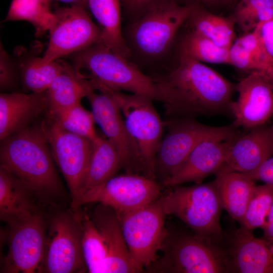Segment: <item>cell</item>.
I'll return each instance as SVG.
<instances>
[{"instance_id":"1","label":"cell","mask_w":273,"mask_h":273,"mask_svg":"<svg viewBox=\"0 0 273 273\" xmlns=\"http://www.w3.org/2000/svg\"><path fill=\"white\" fill-rule=\"evenodd\" d=\"M151 76L170 120L232 115L236 85L181 52L175 68L164 75Z\"/></svg>"},{"instance_id":"2","label":"cell","mask_w":273,"mask_h":273,"mask_svg":"<svg viewBox=\"0 0 273 273\" xmlns=\"http://www.w3.org/2000/svg\"><path fill=\"white\" fill-rule=\"evenodd\" d=\"M44 129V120L1 140L0 167L11 173L32 193L58 195L62 184Z\"/></svg>"},{"instance_id":"3","label":"cell","mask_w":273,"mask_h":273,"mask_svg":"<svg viewBox=\"0 0 273 273\" xmlns=\"http://www.w3.org/2000/svg\"><path fill=\"white\" fill-rule=\"evenodd\" d=\"M70 58L75 70L91 82L96 90H127L160 101L152 77L102 42L73 54Z\"/></svg>"},{"instance_id":"4","label":"cell","mask_w":273,"mask_h":273,"mask_svg":"<svg viewBox=\"0 0 273 273\" xmlns=\"http://www.w3.org/2000/svg\"><path fill=\"white\" fill-rule=\"evenodd\" d=\"M193 5L161 0L132 21L125 38L132 57L154 62L164 57L176 35L191 14Z\"/></svg>"},{"instance_id":"5","label":"cell","mask_w":273,"mask_h":273,"mask_svg":"<svg viewBox=\"0 0 273 273\" xmlns=\"http://www.w3.org/2000/svg\"><path fill=\"white\" fill-rule=\"evenodd\" d=\"M169 188L160 197L165 214L178 218L197 237L219 245L224 238L220 222L223 207L215 180Z\"/></svg>"},{"instance_id":"6","label":"cell","mask_w":273,"mask_h":273,"mask_svg":"<svg viewBox=\"0 0 273 273\" xmlns=\"http://www.w3.org/2000/svg\"><path fill=\"white\" fill-rule=\"evenodd\" d=\"M162 254L144 268L147 273L228 272L225 250L193 233L166 227Z\"/></svg>"},{"instance_id":"7","label":"cell","mask_w":273,"mask_h":273,"mask_svg":"<svg viewBox=\"0 0 273 273\" xmlns=\"http://www.w3.org/2000/svg\"><path fill=\"white\" fill-rule=\"evenodd\" d=\"M169 130L157 148L154 178L163 186L201 142L210 139H228L240 134L233 123L223 126L202 124L195 118L170 120Z\"/></svg>"},{"instance_id":"8","label":"cell","mask_w":273,"mask_h":273,"mask_svg":"<svg viewBox=\"0 0 273 273\" xmlns=\"http://www.w3.org/2000/svg\"><path fill=\"white\" fill-rule=\"evenodd\" d=\"M160 197L140 209L116 212L129 251L144 271L158 258L166 231V215Z\"/></svg>"},{"instance_id":"9","label":"cell","mask_w":273,"mask_h":273,"mask_svg":"<svg viewBox=\"0 0 273 273\" xmlns=\"http://www.w3.org/2000/svg\"><path fill=\"white\" fill-rule=\"evenodd\" d=\"M106 91L113 96L129 132L138 143L148 177L155 179L154 165L161 140L163 123L153 105V100L136 94Z\"/></svg>"},{"instance_id":"10","label":"cell","mask_w":273,"mask_h":273,"mask_svg":"<svg viewBox=\"0 0 273 273\" xmlns=\"http://www.w3.org/2000/svg\"><path fill=\"white\" fill-rule=\"evenodd\" d=\"M79 213H60L52 219L40 271L50 273L87 271L82 247Z\"/></svg>"},{"instance_id":"11","label":"cell","mask_w":273,"mask_h":273,"mask_svg":"<svg viewBox=\"0 0 273 273\" xmlns=\"http://www.w3.org/2000/svg\"><path fill=\"white\" fill-rule=\"evenodd\" d=\"M164 188L156 180L141 174L115 175L85 193L73 209L96 202L109 206L117 212H130L157 200Z\"/></svg>"},{"instance_id":"12","label":"cell","mask_w":273,"mask_h":273,"mask_svg":"<svg viewBox=\"0 0 273 273\" xmlns=\"http://www.w3.org/2000/svg\"><path fill=\"white\" fill-rule=\"evenodd\" d=\"M50 28V39L42 61L49 63L70 56L101 41V30L86 8L77 5L58 7Z\"/></svg>"},{"instance_id":"13","label":"cell","mask_w":273,"mask_h":273,"mask_svg":"<svg viewBox=\"0 0 273 273\" xmlns=\"http://www.w3.org/2000/svg\"><path fill=\"white\" fill-rule=\"evenodd\" d=\"M95 121L118 152L126 173L148 177L140 148L129 132L122 114L109 92L91 90L87 95Z\"/></svg>"},{"instance_id":"14","label":"cell","mask_w":273,"mask_h":273,"mask_svg":"<svg viewBox=\"0 0 273 273\" xmlns=\"http://www.w3.org/2000/svg\"><path fill=\"white\" fill-rule=\"evenodd\" d=\"M44 129L54 161L70 191L72 204L87 171L93 142L63 129L47 117L44 120Z\"/></svg>"},{"instance_id":"15","label":"cell","mask_w":273,"mask_h":273,"mask_svg":"<svg viewBox=\"0 0 273 273\" xmlns=\"http://www.w3.org/2000/svg\"><path fill=\"white\" fill-rule=\"evenodd\" d=\"M11 226L9 250L4 259L3 272L40 271L47 238L41 215L37 212Z\"/></svg>"},{"instance_id":"16","label":"cell","mask_w":273,"mask_h":273,"mask_svg":"<svg viewBox=\"0 0 273 273\" xmlns=\"http://www.w3.org/2000/svg\"><path fill=\"white\" fill-rule=\"evenodd\" d=\"M238 97L232 105L233 123L249 130L266 124L273 116V84L266 73L253 71L236 85Z\"/></svg>"},{"instance_id":"17","label":"cell","mask_w":273,"mask_h":273,"mask_svg":"<svg viewBox=\"0 0 273 273\" xmlns=\"http://www.w3.org/2000/svg\"><path fill=\"white\" fill-rule=\"evenodd\" d=\"M239 135L233 143L216 176L232 172L249 173L273 156V134L265 124Z\"/></svg>"},{"instance_id":"18","label":"cell","mask_w":273,"mask_h":273,"mask_svg":"<svg viewBox=\"0 0 273 273\" xmlns=\"http://www.w3.org/2000/svg\"><path fill=\"white\" fill-rule=\"evenodd\" d=\"M90 217L102 236L107 249L102 273L144 272L129 251L116 211L109 206L98 203Z\"/></svg>"},{"instance_id":"19","label":"cell","mask_w":273,"mask_h":273,"mask_svg":"<svg viewBox=\"0 0 273 273\" xmlns=\"http://www.w3.org/2000/svg\"><path fill=\"white\" fill-rule=\"evenodd\" d=\"M241 134L228 139H210L198 144L185 161L165 182L169 188L193 182L201 184L212 174H216L233 143Z\"/></svg>"},{"instance_id":"20","label":"cell","mask_w":273,"mask_h":273,"mask_svg":"<svg viewBox=\"0 0 273 273\" xmlns=\"http://www.w3.org/2000/svg\"><path fill=\"white\" fill-rule=\"evenodd\" d=\"M241 226L225 250L228 272L272 273L273 256L268 240Z\"/></svg>"},{"instance_id":"21","label":"cell","mask_w":273,"mask_h":273,"mask_svg":"<svg viewBox=\"0 0 273 273\" xmlns=\"http://www.w3.org/2000/svg\"><path fill=\"white\" fill-rule=\"evenodd\" d=\"M48 103L46 92L26 94L17 92L0 94V139L35 122Z\"/></svg>"},{"instance_id":"22","label":"cell","mask_w":273,"mask_h":273,"mask_svg":"<svg viewBox=\"0 0 273 273\" xmlns=\"http://www.w3.org/2000/svg\"><path fill=\"white\" fill-rule=\"evenodd\" d=\"M93 90L91 82L63 60L62 71L46 91L47 116L52 117L80 103Z\"/></svg>"},{"instance_id":"23","label":"cell","mask_w":273,"mask_h":273,"mask_svg":"<svg viewBox=\"0 0 273 273\" xmlns=\"http://www.w3.org/2000/svg\"><path fill=\"white\" fill-rule=\"evenodd\" d=\"M32 193L18 179L0 167V217L11 226L38 212Z\"/></svg>"},{"instance_id":"24","label":"cell","mask_w":273,"mask_h":273,"mask_svg":"<svg viewBox=\"0 0 273 273\" xmlns=\"http://www.w3.org/2000/svg\"><path fill=\"white\" fill-rule=\"evenodd\" d=\"M93 153L84 179L78 192L74 208L79 200L88 191L113 176L122 168L120 156L111 142L100 135L93 142Z\"/></svg>"},{"instance_id":"25","label":"cell","mask_w":273,"mask_h":273,"mask_svg":"<svg viewBox=\"0 0 273 273\" xmlns=\"http://www.w3.org/2000/svg\"><path fill=\"white\" fill-rule=\"evenodd\" d=\"M121 6V0H87V7L101 30V42L130 60L132 55L122 33Z\"/></svg>"},{"instance_id":"26","label":"cell","mask_w":273,"mask_h":273,"mask_svg":"<svg viewBox=\"0 0 273 273\" xmlns=\"http://www.w3.org/2000/svg\"><path fill=\"white\" fill-rule=\"evenodd\" d=\"M215 179L223 208L234 219L242 222L256 185L247 174L232 172Z\"/></svg>"},{"instance_id":"27","label":"cell","mask_w":273,"mask_h":273,"mask_svg":"<svg viewBox=\"0 0 273 273\" xmlns=\"http://www.w3.org/2000/svg\"><path fill=\"white\" fill-rule=\"evenodd\" d=\"M193 29L210 39L218 46L230 49L235 36L232 20L210 13L193 5L189 18Z\"/></svg>"},{"instance_id":"28","label":"cell","mask_w":273,"mask_h":273,"mask_svg":"<svg viewBox=\"0 0 273 273\" xmlns=\"http://www.w3.org/2000/svg\"><path fill=\"white\" fill-rule=\"evenodd\" d=\"M18 64L23 90L35 93L46 92L63 69L60 59L45 63L42 57H31Z\"/></svg>"},{"instance_id":"29","label":"cell","mask_w":273,"mask_h":273,"mask_svg":"<svg viewBox=\"0 0 273 273\" xmlns=\"http://www.w3.org/2000/svg\"><path fill=\"white\" fill-rule=\"evenodd\" d=\"M49 0H12L4 22L25 21L34 28L35 35L49 31L55 20Z\"/></svg>"},{"instance_id":"30","label":"cell","mask_w":273,"mask_h":273,"mask_svg":"<svg viewBox=\"0 0 273 273\" xmlns=\"http://www.w3.org/2000/svg\"><path fill=\"white\" fill-rule=\"evenodd\" d=\"M82 228V247L83 256L90 273H102L107 257L103 238L91 217L79 213Z\"/></svg>"},{"instance_id":"31","label":"cell","mask_w":273,"mask_h":273,"mask_svg":"<svg viewBox=\"0 0 273 273\" xmlns=\"http://www.w3.org/2000/svg\"><path fill=\"white\" fill-rule=\"evenodd\" d=\"M229 49L218 46L192 29L183 38L179 52L201 62L231 64Z\"/></svg>"},{"instance_id":"32","label":"cell","mask_w":273,"mask_h":273,"mask_svg":"<svg viewBox=\"0 0 273 273\" xmlns=\"http://www.w3.org/2000/svg\"><path fill=\"white\" fill-rule=\"evenodd\" d=\"M47 118L63 129L92 142L99 136L95 128L96 121L93 112L85 109L80 102L52 117Z\"/></svg>"},{"instance_id":"33","label":"cell","mask_w":273,"mask_h":273,"mask_svg":"<svg viewBox=\"0 0 273 273\" xmlns=\"http://www.w3.org/2000/svg\"><path fill=\"white\" fill-rule=\"evenodd\" d=\"M273 204V184L256 186L252 197L241 223L250 231L262 229Z\"/></svg>"},{"instance_id":"34","label":"cell","mask_w":273,"mask_h":273,"mask_svg":"<svg viewBox=\"0 0 273 273\" xmlns=\"http://www.w3.org/2000/svg\"><path fill=\"white\" fill-rule=\"evenodd\" d=\"M273 19V0H241L236 10L234 21L245 33Z\"/></svg>"},{"instance_id":"35","label":"cell","mask_w":273,"mask_h":273,"mask_svg":"<svg viewBox=\"0 0 273 273\" xmlns=\"http://www.w3.org/2000/svg\"><path fill=\"white\" fill-rule=\"evenodd\" d=\"M20 84L18 64L15 63L0 43V89L3 93L13 92Z\"/></svg>"},{"instance_id":"36","label":"cell","mask_w":273,"mask_h":273,"mask_svg":"<svg viewBox=\"0 0 273 273\" xmlns=\"http://www.w3.org/2000/svg\"><path fill=\"white\" fill-rule=\"evenodd\" d=\"M231 65L238 68L253 71H263L260 63L251 52L237 39L229 49Z\"/></svg>"},{"instance_id":"37","label":"cell","mask_w":273,"mask_h":273,"mask_svg":"<svg viewBox=\"0 0 273 273\" xmlns=\"http://www.w3.org/2000/svg\"><path fill=\"white\" fill-rule=\"evenodd\" d=\"M125 13L133 21L161 0H121Z\"/></svg>"},{"instance_id":"38","label":"cell","mask_w":273,"mask_h":273,"mask_svg":"<svg viewBox=\"0 0 273 273\" xmlns=\"http://www.w3.org/2000/svg\"><path fill=\"white\" fill-rule=\"evenodd\" d=\"M254 29L259 35L272 67L273 66V19L258 25Z\"/></svg>"},{"instance_id":"39","label":"cell","mask_w":273,"mask_h":273,"mask_svg":"<svg viewBox=\"0 0 273 273\" xmlns=\"http://www.w3.org/2000/svg\"><path fill=\"white\" fill-rule=\"evenodd\" d=\"M247 174L255 180L273 184V156L268 159L257 169Z\"/></svg>"},{"instance_id":"40","label":"cell","mask_w":273,"mask_h":273,"mask_svg":"<svg viewBox=\"0 0 273 273\" xmlns=\"http://www.w3.org/2000/svg\"><path fill=\"white\" fill-rule=\"evenodd\" d=\"M263 230V238L273 241V204L266 221L262 229Z\"/></svg>"},{"instance_id":"41","label":"cell","mask_w":273,"mask_h":273,"mask_svg":"<svg viewBox=\"0 0 273 273\" xmlns=\"http://www.w3.org/2000/svg\"><path fill=\"white\" fill-rule=\"evenodd\" d=\"M51 1V0H49ZM63 3L70 4L73 5H77L83 7L85 8L87 7V0H59Z\"/></svg>"},{"instance_id":"42","label":"cell","mask_w":273,"mask_h":273,"mask_svg":"<svg viewBox=\"0 0 273 273\" xmlns=\"http://www.w3.org/2000/svg\"><path fill=\"white\" fill-rule=\"evenodd\" d=\"M206 4H216L222 2H225L228 0H200Z\"/></svg>"},{"instance_id":"43","label":"cell","mask_w":273,"mask_h":273,"mask_svg":"<svg viewBox=\"0 0 273 273\" xmlns=\"http://www.w3.org/2000/svg\"><path fill=\"white\" fill-rule=\"evenodd\" d=\"M265 73L268 76L271 83L273 84V66Z\"/></svg>"},{"instance_id":"44","label":"cell","mask_w":273,"mask_h":273,"mask_svg":"<svg viewBox=\"0 0 273 273\" xmlns=\"http://www.w3.org/2000/svg\"><path fill=\"white\" fill-rule=\"evenodd\" d=\"M272 118H273V116H272ZM270 126H271V129L272 133V134H273V122H272V124L270 125Z\"/></svg>"}]
</instances>
